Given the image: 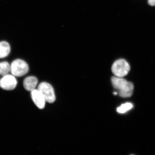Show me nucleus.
Segmentation results:
<instances>
[{
    "instance_id": "f03ea898",
    "label": "nucleus",
    "mask_w": 155,
    "mask_h": 155,
    "mask_svg": "<svg viewBox=\"0 0 155 155\" xmlns=\"http://www.w3.org/2000/svg\"><path fill=\"white\" fill-rule=\"evenodd\" d=\"M129 64L125 59L116 60L112 65L111 71L115 76L123 78L127 75L130 71Z\"/></svg>"
},
{
    "instance_id": "423d86ee",
    "label": "nucleus",
    "mask_w": 155,
    "mask_h": 155,
    "mask_svg": "<svg viewBox=\"0 0 155 155\" xmlns=\"http://www.w3.org/2000/svg\"><path fill=\"white\" fill-rule=\"evenodd\" d=\"M31 92V97L35 104L39 109H43L46 101L41 93L38 89H35Z\"/></svg>"
},
{
    "instance_id": "0eeeda50",
    "label": "nucleus",
    "mask_w": 155,
    "mask_h": 155,
    "mask_svg": "<svg viewBox=\"0 0 155 155\" xmlns=\"http://www.w3.org/2000/svg\"><path fill=\"white\" fill-rule=\"evenodd\" d=\"M38 82V79L36 77L29 76L24 79L23 85L25 90L31 92L35 89Z\"/></svg>"
},
{
    "instance_id": "9b49d317",
    "label": "nucleus",
    "mask_w": 155,
    "mask_h": 155,
    "mask_svg": "<svg viewBox=\"0 0 155 155\" xmlns=\"http://www.w3.org/2000/svg\"><path fill=\"white\" fill-rule=\"evenodd\" d=\"M148 3L151 6H155V0H148Z\"/></svg>"
},
{
    "instance_id": "39448f33",
    "label": "nucleus",
    "mask_w": 155,
    "mask_h": 155,
    "mask_svg": "<svg viewBox=\"0 0 155 155\" xmlns=\"http://www.w3.org/2000/svg\"><path fill=\"white\" fill-rule=\"evenodd\" d=\"M17 84V79L13 75L7 74L4 75L0 80V87L4 90H14Z\"/></svg>"
},
{
    "instance_id": "f8f14e48",
    "label": "nucleus",
    "mask_w": 155,
    "mask_h": 155,
    "mask_svg": "<svg viewBox=\"0 0 155 155\" xmlns=\"http://www.w3.org/2000/svg\"><path fill=\"white\" fill-rule=\"evenodd\" d=\"M117 94V92H114V95H116Z\"/></svg>"
},
{
    "instance_id": "7ed1b4c3",
    "label": "nucleus",
    "mask_w": 155,
    "mask_h": 155,
    "mask_svg": "<svg viewBox=\"0 0 155 155\" xmlns=\"http://www.w3.org/2000/svg\"><path fill=\"white\" fill-rule=\"evenodd\" d=\"M28 64L24 60L17 59L13 61L11 65L10 72L15 77L24 76L28 72Z\"/></svg>"
},
{
    "instance_id": "9d476101",
    "label": "nucleus",
    "mask_w": 155,
    "mask_h": 155,
    "mask_svg": "<svg viewBox=\"0 0 155 155\" xmlns=\"http://www.w3.org/2000/svg\"><path fill=\"white\" fill-rule=\"evenodd\" d=\"M133 105L130 103H126L122 104L117 108V111L119 113L123 114L130 110L133 107Z\"/></svg>"
},
{
    "instance_id": "6e6552de",
    "label": "nucleus",
    "mask_w": 155,
    "mask_h": 155,
    "mask_svg": "<svg viewBox=\"0 0 155 155\" xmlns=\"http://www.w3.org/2000/svg\"><path fill=\"white\" fill-rule=\"evenodd\" d=\"M11 52V46L8 42L5 41L0 42V58L7 57Z\"/></svg>"
},
{
    "instance_id": "1a4fd4ad",
    "label": "nucleus",
    "mask_w": 155,
    "mask_h": 155,
    "mask_svg": "<svg viewBox=\"0 0 155 155\" xmlns=\"http://www.w3.org/2000/svg\"><path fill=\"white\" fill-rule=\"evenodd\" d=\"M11 65L7 61L0 63V75H4L8 74L10 71Z\"/></svg>"
},
{
    "instance_id": "20e7f679",
    "label": "nucleus",
    "mask_w": 155,
    "mask_h": 155,
    "mask_svg": "<svg viewBox=\"0 0 155 155\" xmlns=\"http://www.w3.org/2000/svg\"><path fill=\"white\" fill-rule=\"evenodd\" d=\"M38 90L41 93L46 101L49 103L55 102L56 97L54 88L49 83L42 82L39 84Z\"/></svg>"
},
{
    "instance_id": "f257e3e1",
    "label": "nucleus",
    "mask_w": 155,
    "mask_h": 155,
    "mask_svg": "<svg viewBox=\"0 0 155 155\" xmlns=\"http://www.w3.org/2000/svg\"><path fill=\"white\" fill-rule=\"evenodd\" d=\"M114 88L119 91L120 96L124 98L129 97L133 94L134 85L122 78L113 76L111 79Z\"/></svg>"
}]
</instances>
